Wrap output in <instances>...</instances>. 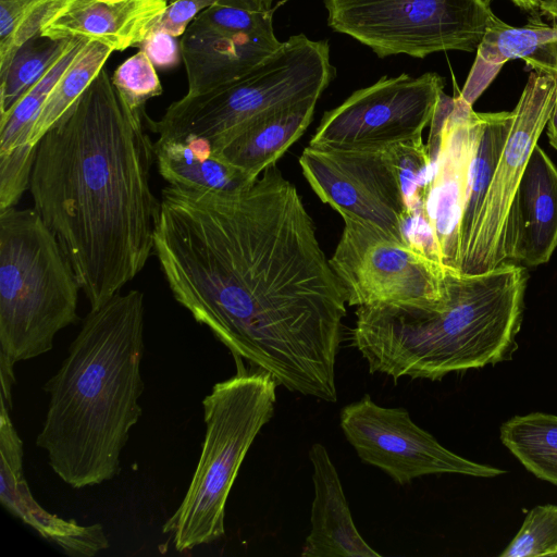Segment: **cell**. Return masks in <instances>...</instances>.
<instances>
[{
	"mask_svg": "<svg viewBox=\"0 0 557 557\" xmlns=\"http://www.w3.org/2000/svg\"><path fill=\"white\" fill-rule=\"evenodd\" d=\"M154 252L175 300L234 358L289 392L337 401L346 296L275 164L234 190L170 185Z\"/></svg>",
	"mask_w": 557,
	"mask_h": 557,
	"instance_id": "6da1fadb",
	"label": "cell"
},
{
	"mask_svg": "<svg viewBox=\"0 0 557 557\" xmlns=\"http://www.w3.org/2000/svg\"><path fill=\"white\" fill-rule=\"evenodd\" d=\"M102 67L39 140L29 180L35 210L57 237L96 309L154 252L161 200L151 190L154 144Z\"/></svg>",
	"mask_w": 557,
	"mask_h": 557,
	"instance_id": "7a4b0ae2",
	"label": "cell"
},
{
	"mask_svg": "<svg viewBox=\"0 0 557 557\" xmlns=\"http://www.w3.org/2000/svg\"><path fill=\"white\" fill-rule=\"evenodd\" d=\"M144 294L117 293L90 309L44 391L49 405L36 445L73 488L120 472V456L143 409Z\"/></svg>",
	"mask_w": 557,
	"mask_h": 557,
	"instance_id": "3957f363",
	"label": "cell"
},
{
	"mask_svg": "<svg viewBox=\"0 0 557 557\" xmlns=\"http://www.w3.org/2000/svg\"><path fill=\"white\" fill-rule=\"evenodd\" d=\"M445 269V299L433 307L359 306L355 347L371 373L440 381L511 360L518 348L528 271L506 263L463 274Z\"/></svg>",
	"mask_w": 557,
	"mask_h": 557,
	"instance_id": "277c9868",
	"label": "cell"
},
{
	"mask_svg": "<svg viewBox=\"0 0 557 557\" xmlns=\"http://www.w3.org/2000/svg\"><path fill=\"white\" fill-rule=\"evenodd\" d=\"M76 274L35 209L0 210V356L11 364L48 352L77 321Z\"/></svg>",
	"mask_w": 557,
	"mask_h": 557,
	"instance_id": "5b68a950",
	"label": "cell"
},
{
	"mask_svg": "<svg viewBox=\"0 0 557 557\" xmlns=\"http://www.w3.org/2000/svg\"><path fill=\"white\" fill-rule=\"evenodd\" d=\"M234 359L236 374L215 383L202 400L206 434L200 457L185 497L162 529L181 553L224 536L230 491L252 442L274 414V379Z\"/></svg>",
	"mask_w": 557,
	"mask_h": 557,
	"instance_id": "8992f818",
	"label": "cell"
},
{
	"mask_svg": "<svg viewBox=\"0 0 557 557\" xmlns=\"http://www.w3.org/2000/svg\"><path fill=\"white\" fill-rule=\"evenodd\" d=\"M335 75L327 41L293 35L244 76L172 102L159 121L147 115L159 137L194 135L211 145L268 114L319 98Z\"/></svg>",
	"mask_w": 557,
	"mask_h": 557,
	"instance_id": "52a82bcc",
	"label": "cell"
},
{
	"mask_svg": "<svg viewBox=\"0 0 557 557\" xmlns=\"http://www.w3.org/2000/svg\"><path fill=\"white\" fill-rule=\"evenodd\" d=\"M329 26L377 57L476 51L495 15L490 0H322Z\"/></svg>",
	"mask_w": 557,
	"mask_h": 557,
	"instance_id": "ba28073f",
	"label": "cell"
},
{
	"mask_svg": "<svg viewBox=\"0 0 557 557\" xmlns=\"http://www.w3.org/2000/svg\"><path fill=\"white\" fill-rule=\"evenodd\" d=\"M556 99V79L532 71L512 110V123L480 209L459 272L479 274L518 263L517 191Z\"/></svg>",
	"mask_w": 557,
	"mask_h": 557,
	"instance_id": "9c48e42d",
	"label": "cell"
},
{
	"mask_svg": "<svg viewBox=\"0 0 557 557\" xmlns=\"http://www.w3.org/2000/svg\"><path fill=\"white\" fill-rule=\"evenodd\" d=\"M342 218L343 233L329 261L349 306L444 301L445 269L438 261L369 222Z\"/></svg>",
	"mask_w": 557,
	"mask_h": 557,
	"instance_id": "30bf717a",
	"label": "cell"
},
{
	"mask_svg": "<svg viewBox=\"0 0 557 557\" xmlns=\"http://www.w3.org/2000/svg\"><path fill=\"white\" fill-rule=\"evenodd\" d=\"M444 86V78L435 72L383 76L325 112L309 146L384 148L422 136Z\"/></svg>",
	"mask_w": 557,
	"mask_h": 557,
	"instance_id": "8fae6325",
	"label": "cell"
},
{
	"mask_svg": "<svg viewBox=\"0 0 557 557\" xmlns=\"http://www.w3.org/2000/svg\"><path fill=\"white\" fill-rule=\"evenodd\" d=\"M339 424L361 461L379 468L399 485L429 474L495 478L506 473L453 453L417 425L405 408L382 407L369 395L345 406Z\"/></svg>",
	"mask_w": 557,
	"mask_h": 557,
	"instance_id": "7c38bea8",
	"label": "cell"
},
{
	"mask_svg": "<svg viewBox=\"0 0 557 557\" xmlns=\"http://www.w3.org/2000/svg\"><path fill=\"white\" fill-rule=\"evenodd\" d=\"M299 165L322 202L341 216L369 222L399 242L408 215L399 181L384 148L308 146Z\"/></svg>",
	"mask_w": 557,
	"mask_h": 557,
	"instance_id": "4fadbf2b",
	"label": "cell"
},
{
	"mask_svg": "<svg viewBox=\"0 0 557 557\" xmlns=\"http://www.w3.org/2000/svg\"><path fill=\"white\" fill-rule=\"evenodd\" d=\"M480 120V112L470 103L460 96L451 97L440 133L435 174L421 214L431 231L440 263L458 272L459 225Z\"/></svg>",
	"mask_w": 557,
	"mask_h": 557,
	"instance_id": "5bb4252c",
	"label": "cell"
},
{
	"mask_svg": "<svg viewBox=\"0 0 557 557\" xmlns=\"http://www.w3.org/2000/svg\"><path fill=\"white\" fill-rule=\"evenodd\" d=\"M0 409V502L12 515L41 537L74 557H92L109 547L100 523L82 525L48 512L32 495L23 473V442L1 399Z\"/></svg>",
	"mask_w": 557,
	"mask_h": 557,
	"instance_id": "9a60e30c",
	"label": "cell"
},
{
	"mask_svg": "<svg viewBox=\"0 0 557 557\" xmlns=\"http://www.w3.org/2000/svg\"><path fill=\"white\" fill-rule=\"evenodd\" d=\"M281 45L274 30L235 32L195 17L180 41L187 94H201L244 76Z\"/></svg>",
	"mask_w": 557,
	"mask_h": 557,
	"instance_id": "2e32d148",
	"label": "cell"
},
{
	"mask_svg": "<svg viewBox=\"0 0 557 557\" xmlns=\"http://www.w3.org/2000/svg\"><path fill=\"white\" fill-rule=\"evenodd\" d=\"M168 4L169 0H64L45 24L40 37H85L114 51L139 47Z\"/></svg>",
	"mask_w": 557,
	"mask_h": 557,
	"instance_id": "e0dca14e",
	"label": "cell"
},
{
	"mask_svg": "<svg viewBox=\"0 0 557 557\" xmlns=\"http://www.w3.org/2000/svg\"><path fill=\"white\" fill-rule=\"evenodd\" d=\"M88 40L70 38L40 79L0 116V210L14 207L29 188L37 149L29 145L32 128L57 82Z\"/></svg>",
	"mask_w": 557,
	"mask_h": 557,
	"instance_id": "ac0fdd59",
	"label": "cell"
},
{
	"mask_svg": "<svg viewBox=\"0 0 557 557\" xmlns=\"http://www.w3.org/2000/svg\"><path fill=\"white\" fill-rule=\"evenodd\" d=\"M314 498L311 531L302 557H379L358 532L337 470L326 448L315 443L309 450Z\"/></svg>",
	"mask_w": 557,
	"mask_h": 557,
	"instance_id": "d6986e66",
	"label": "cell"
},
{
	"mask_svg": "<svg viewBox=\"0 0 557 557\" xmlns=\"http://www.w3.org/2000/svg\"><path fill=\"white\" fill-rule=\"evenodd\" d=\"M319 98L261 116L212 144L214 154L256 180L307 131Z\"/></svg>",
	"mask_w": 557,
	"mask_h": 557,
	"instance_id": "ffe728a7",
	"label": "cell"
},
{
	"mask_svg": "<svg viewBox=\"0 0 557 557\" xmlns=\"http://www.w3.org/2000/svg\"><path fill=\"white\" fill-rule=\"evenodd\" d=\"M518 263L535 268L557 248V168L536 145L516 198Z\"/></svg>",
	"mask_w": 557,
	"mask_h": 557,
	"instance_id": "44dd1931",
	"label": "cell"
},
{
	"mask_svg": "<svg viewBox=\"0 0 557 557\" xmlns=\"http://www.w3.org/2000/svg\"><path fill=\"white\" fill-rule=\"evenodd\" d=\"M154 156L161 176L172 186L195 190H234L252 182L214 154L211 143L202 137H159L154 143Z\"/></svg>",
	"mask_w": 557,
	"mask_h": 557,
	"instance_id": "7402d4cb",
	"label": "cell"
},
{
	"mask_svg": "<svg viewBox=\"0 0 557 557\" xmlns=\"http://www.w3.org/2000/svg\"><path fill=\"white\" fill-rule=\"evenodd\" d=\"M557 42V23L533 14L523 26H511L494 15L476 49L460 97L471 106L485 91L508 61L523 59L543 46Z\"/></svg>",
	"mask_w": 557,
	"mask_h": 557,
	"instance_id": "603a6c76",
	"label": "cell"
},
{
	"mask_svg": "<svg viewBox=\"0 0 557 557\" xmlns=\"http://www.w3.org/2000/svg\"><path fill=\"white\" fill-rule=\"evenodd\" d=\"M480 117L459 225V267L470 244L480 209L511 127L512 111L480 113Z\"/></svg>",
	"mask_w": 557,
	"mask_h": 557,
	"instance_id": "cb8c5ba5",
	"label": "cell"
},
{
	"mask_svg": "<svg viewBox=\"0 0 557 557\" xmlns=\"http://www.w3.org/2000/svg\"><path fill=\"white\" fill-rule=\"evenodd\" d=\"M499 437L529 472L557 486V416H513L500 425Z\"/></svg>",
	"mask_w": 557,
	"mask_h": 557,
	"instance_id": "d4e9b609",
	"label": "cell"
},
{
	"mask_svg": "<svg viewBox=\"0 0 557 557\" xmlns=\"http://www.w3.org/2000/svg\"><path fill=\"white\" fill-rule=\"evenodd\" d=\"M114 50L96 39H89L57 82L32 128L29 145L39 140L77 102L95 77L104 67Z\"/></svg>",
	"mask_w": 557,
	"mask_h": 557,
	"instance_id": "484cf974",
	"label": "cell"
},
{
	"mask_svg": "<svg viewBox=\"0 0 557 557\" xmlns=\"http://www.w3.org/2000/svg\"><path fill=\"white\" fill-rule=\"evenodd\" d=\"M40 36L27 41L14 54L7 70L0 73V116L46 73L67 45L69 39L52 40Z\"/></svg>",
	"mask_w": 557,
	"mask_h": 557,
	"instance_id": "4316f807",
	"label": "cell"
},
{
	"mask_svg": "<svg viewBox=\"0 0 557 557\" xmlns=\"http://www.w3.org/2000/svg\"><path fill=\"white\" fill-rule=\"evenodd\" d=\"M64 0H0V73L17 50L40 36Z\"/></svg>",
	"mask_w": 557,
	"mask_h": 557,
	"instance_id": "83f0119b",
	"label": "cell"
},
{
	"mask_svg": "<svg viewBox=\"0 0 557 557\" xmlns=\"http://www.w3.org/2000/svg\"><path fill=\"white\" fill-rule=\"evenodd\" d=\"M386 150L399 181L408 214H422L424 198L436 169V162L422 136L393 144Z\"/></svg>",
	"mask_w": 557,
	"mask_h": 557,
	"instance_id": "f1b7e54d",
	"label": "cell"
},
{
	"mask_svg": "<svg viewBox=\"0 0 557 557\" xmlns=\"http://www.w3.org/2000/svg\"><path fill=\"white\" fill-rule=\"evenodd\" d=\"M111 81L125 106L144 119L146 102L162 94L156 66L140 49L117 66Z\"/></svg>",
	"mask_w": 557,
	"mask_h": 557,
	"instance_id": "f546056e",
	"label": "cell"
},
{
	"mask_svg": "<svg viewBox=\"0 0 557 557\" xmlns=\"http://www.w3.org/2000/svg\"><path fill=\"white\" fill-rule=\"evenodd\" d=\"M557 548V505H537L525 516L500 557H548Z\"/></svg>",
	"mask_w": 557,
	"mask_h": 557,
	"instance_id": "4dcf8cb0",
	"label": "cell"
},
{
	"mask_svg": "<svg viewBox=\"0 0 557 557\" xmlns=\"http://www.w3.org/2000/svg\"><path fill=\"white\" fill-rule=\"evenodd\" d=\"M216 0H172L164 13L152 26L149 34L165 33L173 37L183 36L199 12Z\"/></svg>",
	"mask_w": 557,
	"mask_h": 557,
	"instance_id": "1f68e13d",
	"label": "cell"
},
{
	"mask_svg": "<svg viewBox=\"0 0 557 557\" xmlns=\"http://www.w3.org/2000/svg\"><path fill=\"white\" fill-rule=\"evenodd\" d=\"M522 60L532 71L549 73L556 79V99L546 125V134L550 146L557 151V42L543 46Z\"/></svg>",
	"mask_w": 557,
	"mask_h": 557,
	"instance_id": "d6a6232c",
	"label": "cell"
},
{
	"mask_svg": "<svg viewBox=\"0 0 557 557\" xmlns=\"http://www.w3.org/2000/svg\"><path fill=\"white\" fill-rule=\"evenodd\" d=\"M154 66L168 69L174 66L181 55L180 44L175 37L165 33L149 34L139 45Z\"/></svg>",
	"mask_w": 557,
	"mask_h": 557,
	"instance_id": "836d02e7",
	"label": "cell"
},
{
	"mask_svg": "<svg viewBox=\"0 0 557 557\" xmlns=\"http://www.w3.org/2000/svg\"><path fill=\"white\" fill-rule=\"evenodd\" d=\"M539 12L557 23V0H542Z\"/></svg>",
	"mask_w": 557,
	"mask_h": 557,
	"instance_id": "e575fe53",
	"label": "cell"
},
{
	"mask_svg": "<svg viewBox=\"0 0 557 557\" xmlns=\"http://www.w3.org/2000/svg\"><path fill=\"white\" fill-rule=\"evenodd\" d=\"M519 9L536 14L540 10L542 0H510Z\"/></svg>",
	"mask_w": 557,
	"mask_h": 557,
	"instance_id": "d590c367",
	"label": "cell"
},
{
	"mask_svg": "<svg viewBox=\"0 0 557 557\" xmlns=\"http://www.w3.org/2000/svg\"><path fill=\"white\" fill-rule=\"evenodd\" d=\"M548 557H557V548L552 552Z\"/></svg>",
	"mask_w": 557,
	"mask_h": 557,
	"instance_id": "8d00e7d4",
	"label": "cell"
}]
</instances>
